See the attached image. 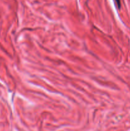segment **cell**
Here are the masks:
<instances>
[{
    "instance_id": "obj_1",
    "label": "cell",
    "mask_w": 130,
    "mask_h": 131,
    "mask_svg": "<svg viewBox=\"0 0 130 131\" xmlns=\"http://www.w3.org/2000/svg\"><path fill=\"white\" fill-rule=\"evenodd\" d=\"M116 1H117V5H118V6H120V3H119V0H115Z\"/></svg>"
}]
</instances>
